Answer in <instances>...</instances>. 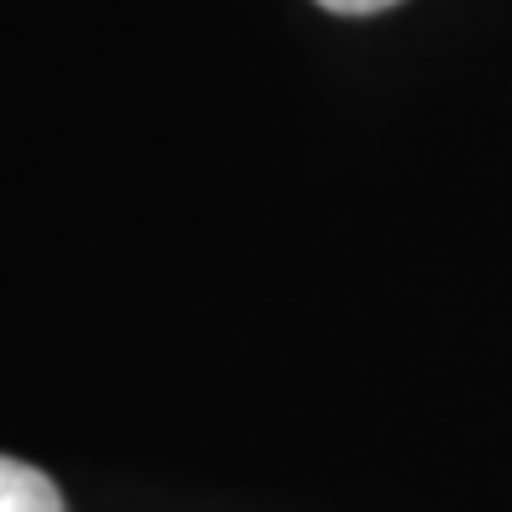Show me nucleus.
Segmentation results:
<instances>
[{
    "mask_svg": "<svg viewBox=\"0 0 512 512\" xmlns=\"http://www.w3.org/2000/svg\"><path fill=\"white\" fill-rule=\"evenodd\" d=\"M314 6L335 11V16H371V11H387V6H398V0H314Z\"/></svg>",
    "mask_w": 512,
    "mask_h": 512,
    "instance_id": "obj_2",
    "label": "nucleus"
},
{
    "mask_svg": "<svg viewBox=\"0 0 512 512\" xmlns=\"http://www.w3.org/2000/svg\"><path fill=\"white\" fill-rule=\"evenodd\" d=\"M0 512H63V497L42 471L0 455Z\"/></svg>",
    "mask_w": 512,
    "mask_h": 512,
    "instance_id": "obj_1",
    "label": "nucleus"
}]
</instances>
